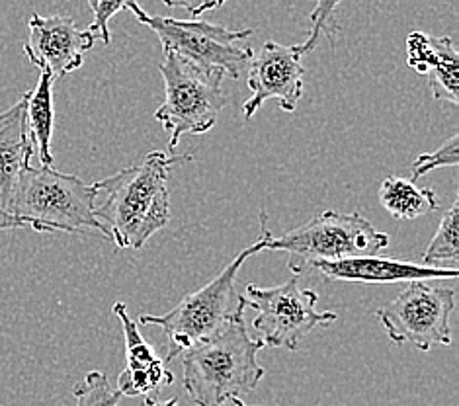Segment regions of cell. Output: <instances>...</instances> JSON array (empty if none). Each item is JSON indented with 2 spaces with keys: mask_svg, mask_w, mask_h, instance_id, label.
I'll return each instance as SVG.
<instances>
[{
  "mask_svg": "<svg viewBox=\"0 0 459 406\" xmlns=\"http://www.w3.org/2000/svg\"><path fill=\"white\" fill-rule=\"evenodd\" d=\"M192 159V155L167 157L162 151H152L141 164L96 182L98 192L108 195L104 203L94 207V217L117 248H143L152 235L169 225L170 168Z\"/></svg>",
  "mask_w": 459,
  "mask_h": 406,
  "instance_id": "1",
  "label": "cell"
},
{
  "mask_svg": "<svg viewBox=\"0 0 459 406\" xmlns=\"http://www.w3.org/2000/svg\"><path fill=\"white\" fill-rule=\"evenodd\" d=\"M264 348L248 334L245 311H237L227 323L178 358L182 359V385L198 406H221L229 397L243 399L264 377L258 352Z\"/></svg>",
  "mask_w": 459,
  "mask_h": 406,
  "instance_id": "2",
  "label": "cell"
},
{
  "mask_svg": "<svg viewBox=\"0 0 459 406\" xmlns=\"http://www.w3.org/2000/svg\"><path fill=\"white\" fill-rule=\"evenodd\" d=\"M96 195V184H84L53 167L34 168L30 164L20 174L8 212L38 233H100L110 238L94 217Z\"/></svg>",
  "mask_w": 459,
  "mask_h": 406,
  "instance_id": "3",
  "label": "cell"
},
{
  "mask_svg": "<svg viewBox=\"0 0 459 406\" xmlns=\"http://www.w3.org/2000/svg\"><path fill=\"white\" fill-rule=\"evenodd\" d=\"M260 233L262 237L255 245L240 250L210 283L198 291L186 295L172 311L165 315L139 316L141 324H155L167 334L169 354L165 364L177 359L195 342L220 331L233 313L247 309L243 295L237 293V273L250 256L268 250L272 233L268 230V217L264 212L260 213Z\"/></svg>",
  "mask_w": 459,
  "mask_h": 406,
  "instance_id": "4",
  "label": "cell"
},
{
  "mask_svg": "<svg viewBox=\"0 0 459 406\" xmlns=\"http://www.w3.org/2000/svg\"><path fill=\"white\" fill-rule=\"evenodd\" d=\"M159 71L165 79V102L159 106L155 119L169 131V149L174 151L182 135H204L217 124L227 104L221 86L225 73L200 67L174 53H165Z\"/></svg>",
  "mask_w": 459,
  "mask_h": 406,
  "instance_id": "5",
  "label": "cell"
},
{
  "mask_svg": "<svg viewBox=\"0 0 459 406\" xmlns=\"http://www.w3.org/2000/svg\"><path fill=\"white\" fill-rule=\"evenodd\" d=\"M387 246L389 235L377 230L364 215L325 212L309 223L272 237L268 250L288 252V268L301 276L319 260L374 256Z\"/></svg>",
  "mask_w": 459,
  "mask_h": 406,
  "instance_id": "6",
  "label": "cell"
},
{
  "mask_svg": "<svg viewBox=\"0 0 459 406\" xmlns=\"http://www.w3.org/2000/svg\"><path fill=\"white\" fill-rule=\"evenodd\" d=\"M243 299L256 313L253 321L256 340L270 348H288L295 352L313 328L336 321V313L316 311L319 295L313 289H301L298 278L276 288H256L248 283Z\"/></svg>",
  "mask_w": 459,
  "mask_h": 406,
  "instance_id": "7",
  "label": "cell"
},
{
  "mask_svg": "<svg viewBox=\"0 0 459 406\" xmlns=\"http://www.w3.org/2000/svg\"><path fill=\"white\" fill-rule=\"evenodd\" d=\"M141 24L155 31L165 53L178 55L180 59L190 61L200 67L221 69L233 81H240L253 51L240 48L238 41L253 36L255 30L229 31L223 26L212 24L205 20H174L165 16H145Z\"/></svg>",
  "mask_w": 459,
  "mask_h": 406,
  "instance_id": "8",
  "label": "cell"
},
{
  "mask_svg": "<svg viewBox=\"0 0 459 406\" xmlns=\"http://www.w3.org/2000/svg\"><path fill=\"white\" fill-rule=\"evenodd\" d=\"M454 309V289L414 280L397 299L381 307L376 316L391 342L412 344L420 352H429L434 346L452 344L450 316Z\"/></svg>",
  "mask_w": 459,
  "mask_h": 406,
  "instance_id": "9",
  "label": "cell"
},
{
  "mask_svg": "<svg viewBox=\"0 0 459 406\" xmlns=\"http://www.w3.org/2000/svg\"><path fill=\"white\" fill-rule=\"evenodd\" d=\"M248 89L253 91L250 100L243 104L245 119L253 117L266 100L276 98L283 112H295L303 94L301 55L298 46H281L266 41L248 65Z\"/></svg>",
  "mask_w": 459,
  "mask_h": 406,
  "instance_id": "10",
  "label": "cell"
},
{
  "mask_svg": "<svg viewBox=\"0 0 459 406\" xmlns=\"http://www.w3.org/2000/svg\"><path fill=\"white\" fill-rule=\"evenodd\" d=\"M28 30L30 36L24 43V53L34 67L49 73L56 81L81 69L84 53L96 43L92 31L76 28L74 20L69 16L31 14Z\"/></svg>",
  "mask_w": 459,
  "mask_h": 406,
  "instance_id": "11",
  "label": "cell"
},
{
  "mask_svg": "<svg viewBox=\"0 0 459 406\" xmlns=\"http://www.w3.org/2000/svg\"><path fill=\"white\" fill-rule=\"evenodd\" d=\"M311 270H316L326 280L350 283H401L414 280H455L457 268L424 266L414 262L395 260L387 256H352L341 260H319Z\"/></svg>",
  "mask_w": 459,
  "mask_h": 406,
  "instance_id": "12",
  "label": "cell"
},
{
  "mask_svg": "<svg viewBox=\"0 0 459 406\" xmlns=\"http://www.w3.org/2000/svg\"><path fill=\"white\" fill-rule=\"evenodd\" d=\"M112 311L124 328L127 359V367L119 373L116 389L122 393V397L157 399V391L170 385L174 376L167 369L165 361L155 354V350L141 336L137 324L127 315L126 303H116Z\"/></svg>",
  "mask_w": 459,
  "mask_h": 406,
  "instance_id": "13",
  "label": "cell"
},
{
  "mask_svg": "<svg viewBox=\"0 0 459 406\" xmlns=\"http://www.w3.org/2000/svg\"><path fill=\"white\" fill-rule=\"evenodd\" d=\"M409 65L429 76L436 100L459 104V55L452 38H432L412 31L407 38Z\"/></svg>",
  "mask_w": 459,
  "mask_h": 406,
  "instance_id": "14",
  "label": "cell"
},
{
  "mask_svg": "<svg viewBox=\"0 0 459 406\" xmlns=\"http://www.w3.org/2000/svg\"><path fill=\"white\" fill-rule=\"evenodd\" d=\"M26 108L28 98L24 94L20 102L0 114V210L4 212L10 210L20 174L30 167L34 157Z\"/></svg>",
  "mask_w": 459,
  "mask_h": 406,
  "instance_id": "15",
  "label": "cell"
},
{
  "mask_svg": "<svg viewBox=\"0 0 459 406\" xmlns=\"http://www.w3.org/2000/svg\"><path fill=\"white\" fill-rule=\"evenodd\" d=\"M53 82L56 79L49 73H41L38 86L31 92H26L28 98V131L34 155L39 159L41 167H53V124H56V109H53Z\"/></svg>",
  "mask_w": 459,
  "mask_h": 406,
  "instance_id": "16",
  "label": "cell"
},
{
  "mask_svg": "<svg viewBox=\"0 0 459 406\" xmlns=\"http://www.w3.org/2000/svg\"><path fill=\"white\" fill-rule=\"evenodd\" d=\"M379 202L395 219H419L440 207L434 190L419 188L417 182L395 177L381 184Z\"/></svg>",
  "mask_w": 459,
  "mask_h": 406,
  "instance_id": "17",
  "label": "cell"
},
{
  "mask_svg": "<svg viewBox=\"0 0 459 406\" xmlns=\"http://www.w3.org/2000/svg\"><path fill=\"white\" fill-rule=\"evenodd\" d=\"M457 262H459V200L455 197V202L444 212L438 230L434 233L430 245L426 246L420 264L424 266L452 264V268H457Z\"/></svg>",
  "mask_w": 459,
  "mask_h": 406,
  "instance_id": "18",
  "label": "cell"
},
{
  "mask_svg": "<svg viewBox=\"0 0 459 406\" xmlns=\"http://www.w3.org/2000/svg\"><path fill=\"white\" fill-rule=\"evenodd\" d=\"M73 394L76 406H117L122 401V393L112 389L110 381L102 371H91L76 383Z\"/></svg>",
  "mask_w": 459,
  "mask_h": 406,
  "instance_id": "19",
  "label": "cell"
},
{
  "mask_svg": "<svg viewBox=\"0 0 459 406\" xmlns=\"http://www.w3.org/2000/svg\"><path fill=\"white\" fill-rule=\"evenodd\" d=\"M122 10H127V13L134 14L139 22H143L147 13L139 6L137 0H98L96 10H94V22L91 24V31L96 36V39L100 38L104 46L110 43V20L122 13Z\"/></svg>",
  "mask_w": 459,
  "mask_h": 406,
  "instance_id": "20",
  "label": "cell"
},
{
  "mask_svg": "<svg viewBox=\"0 0 459 406\" xmlns=\"http://www.w3.org/2000/svg\"><path fill=\"white\" fill-rule=\"evenodd\" d=\"M342 0H316L315 10L311 13V34L309 38L305 39L303 43L298 46V51L303 57L305 53H309L315 49L316 43H319V38L325 34L329 36V39L333 41L336 36V24H334V13L338 4H341Z\"/></svg>",
  "mask_w": 459,
  "mask_h": 406,
  "instance_id": "21",
  "label": "cell"
},
{
  "mask_svg": "<svg viewBox=\"0 0 459 406\" xmlns=\"http://www.w3.org/2000/svg\"><path fill=\"white\" fill-rule=\"evenodd\" d=\"M459 164V135H452L444 141V145L436 149L434 152H424L419 155L417 160L412 162V178L411 182H417L426 174L436 168H457Z\"/></svg>",
  "mask_w": 459,
  "mask_h": 406,
  "instance_id": "22",
  "label": "cell"
},
{
  "mask_svg": "<svg viewBox=\"0 0 459 406\" xmlns=\"http://www.w3.org/2000/svg\"><path fill=\"white\" fill-rule=\"evenodd\" d=\"M169 8H184L186 13L194 16V20H198L202 14L210 13V10H215L225 4V0H162Z\"/></svg>",
  "mask_w": 459,
  "mask_h": 406,
  "instance_id": "23",
  "label": "cell"
},
{
  "mask_svg": "<svg viewBox=\"0 0 459 406\" xmlns=\"http://www.w3.org/2000/svg\"><path fill=\"white\" fill-rule=\"evenodd\" d=\"M6 229H26V223L16 215L0 210V230H6Z\"/></svg>",
  "mask_w": 459,
  "mask_h": 406,
  "instance_id": "24",
  "label": "cell"
},
{
  "mask_svg": "<svg viewBox=\"0 0 459 406\" xmlns=\"http://www.w3.org/2000/svg\"><path fill=\"white\" fill-rule=\"evenodd\" d=\"M143 406H178L177 399L170 401H159V399H147V402Z\"/></svg>",
  "mask_w": 459,
  "mask_h": 406,
  "instance_id": "25",
  "label": "cell"
},
{
  "mask_svg": "<svg viewBox=\"0 0 459 406\" xmlns=\"http://www.w3.org/2000/svg\"><path fill=\"white\" fill-rule=\"evenodd\" d=\"M221 406H250V404H247L243 399H238V397H229L221 402ZM255 406H266V404H255Z\"/></svg>",
  "mask_w": 459,
  "mask_h": 406,
  "instance_id": "26",
  "label": "cell"
},
{
  "mask_svg": "<svg viewBox=\"0 0 459 406\" xmlns=\"http://www.w3.org/2000/svg\"><path fill=\"white\" fill-rule=\"evenodd\" d=\"M86 3H89L91 10H92V13H94V10H96V3H98V0H86Z\"/></svg>",
  "mask_w": 459,
  "mask_h": 406,
  "instance_id": "27",
  "label": "cell"
}]
</instances>
